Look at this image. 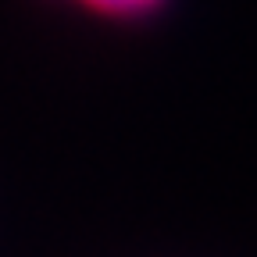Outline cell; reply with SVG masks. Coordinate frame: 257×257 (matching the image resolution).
I'll return each mask as SVG.
<instances>
[{
    "label": "cell",
    "instance_id": "1",
    "mask_svg": "<svg viewBox=\"0 0 257 257\" xmlns=\"http://www.w3.org/2000/svg\"><path fill=\"white\" fill-rule=\"evenodd\" d=\"M82 4L96 8V11H111V15H140V11H154L165 0H82Z\"/></svg>",
    "mask_w": 257,
    "mask_h": 257
}]
</instances>
